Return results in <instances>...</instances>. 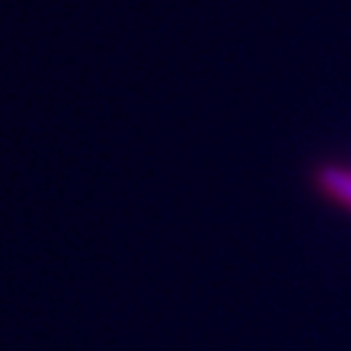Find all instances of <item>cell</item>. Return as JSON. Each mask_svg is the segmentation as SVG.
Returning a JSON list of instances; mask_svg holds the SVG:
<instances>
[{
    "mask_svg": "<svg viewBox=\"0 0 351 351\" xmlns=\"http://www.w3.org/2000/svg\"><path fill=\"white\" fill-rule=\"evenodd\" d=\"M313 189L335 208L351 213V166L348 163H321L313 171Z\"/></svg>",
    "mask_w": 351,
    "mask_h": 351,
    "instance_id": "1",
    "label": "cell"
}]
</instances>
